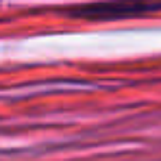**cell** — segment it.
<instances>
[{"label":"cell","mask_w":161,"mask_h":161,"mask_svg":"<svg viewBox=\"0 0 161 161\" xmlns=\"http://www.w3.org/2000/svg\"><path fill=\"white\" fill-rule=\"evenodd\" d=\"M157 9H161V2H155V0H109V2L100 0V2L72 7L70 15L85 22H111V20H126L135 15H144Z\"/></svg>","instance_id":"cell-1"}]
</instances>
